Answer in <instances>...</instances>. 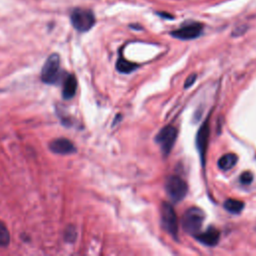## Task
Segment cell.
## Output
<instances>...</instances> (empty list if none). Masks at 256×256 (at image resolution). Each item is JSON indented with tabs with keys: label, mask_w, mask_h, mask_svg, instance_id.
Listing matches in <instances>:
<instances>
[{
	"label": "cell",
	"mask_w": 256,
	"mask_h": 256,
	"mask_svg": "<svg viewBox=\"0 0 256 256\" xmlns=\"http://www.w3.org/2000/svg\"><path fill=\"white\" fill-rule=\"evenodd\" d=\"M195 237L202 244H205L207 246H214L218 243L219 238H220V232L215 227H209L203 233L196 234Z\"/></svg>",
	"instance_id": "cell-10"
},
{
	"label": "cell",
	"mask_w": 256,
	"mask_h": 256,
	"mask_svg": "<svg viewBox=\"0 0 256 256\" xmlns=\"http://www.w3.org/2000/svg\"><path fill=\"white\" fill-rule=\"evenodd\" d=\"M177 138V129L172 125L163 127L155 137L156 143L160 146L164 155H168L173 148L175 140Z\"/></svg>",
	"instance_id": "cell-5"
},
{
	"label": "cell",
	"mask_w": 256,
	"mask_h": 256,
	"mask_svg": "<svg viewBox=\"0 0 256 256\" xmlns=\"http://www.w3.org/2000/svg\"><path fill=\"white\" fill-rule=\"evenodd\" d=\"M252 180H253V175L249 171H246V172L242 173L241 176H240V182H241L242 184L248 185V184L251 183Z\"/></svg>",
	"instance_id": "cell-17"
},
{
	"label": "cell",
	"mask_w": 256,
	"mask_h": 256,
	"mask_svg": "<svg viewBox=\"0 0 256 256\" xmlns=\"http://www.w3.org/2000/svg\"><path fill=\"white\" fill-rule=\"evenodd\" d=\"M10 242V234L5 224L0 221V247H6Z\"/></svg>",
	"instance_id": "cell-15"
},
{
	"label": "cell",
	"mask_w": 256,
	"mask_h": 256,
	"mask_svg": "<svg viewBox=\"0 0 256 256\" xmlns=\"http://www.w3.org/2000/svg\"><path fill=\"white\" fill-rule=\"evenodd\" d=\"M196 78H197V75L195 74V73H192V74L186 79V81H185V84H184V87L185 88H187V87H189V86H191L194 82H195V80H196Z\"/></svg>",
	"instance_id": "cell-18"
},
{
	"label": "cell",
	"mask_w": 256,
	"mask_h": 256,
	"mask_svg": "<svg viewBox=\"0 0 256 256\" xmlns=\"http://www.w3.org/2000/svg\"><path fill=\"white\" fill-rule=\"evenodd\" d=\"M165 190L170 200L173 202H179L186 196L187 184L183 179L178 176H170L166 180Z\"/></svg>",
	"instance_id": "cell-4"
},
{
	"label": "cell",
	"mask_w": 256,
	"mask_h": 256,
	"mask_svg": "<svg viewBox=\"0 0 256 256\" xmlns=\"http://www.w3.org/2000/svg\"><path fill=\"white\" fill-rule=\"evenodd\" d=\"M116 68L121 73H130L136 68H138V64L132 63L124 58H119L116 63Z\"/></svg>",
	"instance_id": "cell-14"
},
{
	"label": "cell",
	"mask_w": 256,
	"mask_h": 256,
	"mask_svg": "<svg viewBox=\"0 0 256 256\" xmlns=\"http://www.w3.org/2000/svg\"><path fill=\"white\" fill-rule=\"evenodd\" d=\"M61 75L60 58L58 54H51L41 70V80L47 84H55Z\"/></svg>",
	"instance_id": "cell-2"
},
{
	"label": "cell",
	"mask_w": 256,
	"mask_h": 256,
	"mask_svg": "<svg viewBox=\"0 0 256 256\" xmlns=\"http://www.w3.org/2000/svg\"><path fill=\"white\" fill-rule=\"evenodd\" d=\"M49 148L52 152L56 153V154H61V155L71 154L73 152H75L76 150L74 144H73L69 139L63 138V137L54 139L50 143Z\"/></svg>",
	"instance_id": "cell-9"
},
{
	"label": "cell",
	"mask_w": 256,
	"mask_h": 256,
	"mask_svg": "<svg viewBox=\"0 0 256 256\" xmlns=\"http://www.w3.org/2000/svg\"><path fill=\"white\" fill-rule=\"evenodd\" d=\"M76 236H77V233H76V229L74 226H69L65 229L64 238L66 241L68 242L74 241L76 239Z\"/></svg>",
	"instance_id": "cell-16"
},
{
	"label": "cell",
	"mask_w": 256,
	"mask_h": 256,
	"mask_svg": "<svg viewBox=\"0 0 256 256\" xmlns=\"http://www.w3.org/2000/svg\"><path fill=\"white\" fill-rule=\"evenodd\" d=\"M71 23L76 30L86 32L95 24V17L90 10L77 8L71 13Z\"/></svg>",
	"instance_id": "cell-3"
},
{
	"label": "cell",
	"mask_w": 256,
	"mask_h": 256,
	"mask_svg": "<svg viewBox=\"0 0 256 256\" xmlns=\"http://www.w3.org/2000/svg\"><path fill=\"white\" fill-rule=\"evenodd\" d=\"M202 25L199 23H193L189 24L187 26L182 27L180 29H177L173 32H171V35L175 38L181 39V40H190L197 38L198 36L202 33Z\"/></svg>",
	"instance_id": "cell-7"
},
{
	"label": "cell",
	"mask_w": 256,
	"mask_h": 256,
	"mask_svg": "<svg viewBox=\"0 0 256 256\" xmlns=\"http://www.w3.org/2000/svg\"><path fill=\"white\" fill-rule=\"evenodd\" d=\"M77 90V79L74 74H68L63 83L62 96L64 99H71L75 95Z\"/></svg>",
	"instance_id": "cell-11"
},
{
	"label": "cell",
	"mask_w": 256,
	"mask_h": 256,
	"mask_svg": "<svg viewBox=\"0 0 256 256\" xmlns=\"http://www.w3.org/2000/svg\"><path fill=\"white\" fill-rule=\"evenodd\" d=\"M237 163V156L234 153H228L223 155L218 160V167L223 171L230 170Z\"/></svg>",
	"instance_id": "cell-12"
},
{
	"label": "cell",
	"mask_w": 256,
	"mask_h": 256,
	"mask_svg": "<svg viewBox=\"0 0 256 256\" xmlns=\"http://www.w3.org/2000/svg\"><path fill=\"white\" fill-rule=\"evenodd\" d=\"M204 221V212L198 207L189 208L182 217V227L186 233L196 235Z\"/></svg>",
	"instance_id": "cell-1"
},
{
	"label": "cell",
	"mask_w": 256,
	"mask_h": 256,
	"mask_svg": "<svg viewBox=\"0 0 256 256\" xmlns=\"http://www.w3.org/2000/svg\"><path fill=\"white\" fill-rule=\"evenodd\" d=\"M208 136H209V126L208 121H205L202 126L199 128L196 136V144H197V149L199 151L201 160L202 163L205 164V155H206V149H207V143H208Z\"/></svg>",
	"instance_id": "cell-8"
},
{
	"label": "cell",
	"mask_w": 256,
	"mask_h": 256,
	"mask_svg": "<svg viewBox=\"0 0 256 256\" xmlns=\"http://www.w3.org/2000/svg\"><path fill=\"white\" fill-rule=\"evenodd\" d=\"M224 208L230 213L237 214L240 213L244 208V203L240 200L236 199H227L224 202Z\"/></svg>",
	"instance_id": "cell-13"
},
{
	"label": "cell",
	"mask_w": 256,
	"mask_h": 256,
	"mask_svg": "<svg viewBox=\"0 0 256 256\" xmlns=\"http://www.w3.org/2000/svg\"><path fill=\"white\" fill-rule=\"evenodd\" d=\"M161 222L162 225L171 236L177 239L178 221L176 213L170 203L163 202L161 205Z\"/></svg>",
	"instance_id": "cell-6"
}]
</instances>
